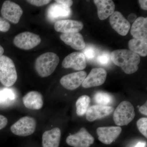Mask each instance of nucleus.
Here are the masks:
<instances>
[{"label":"nucleus","mask_w":147,"mask_h":147,"mask_svg":"<svg viewBox=\"0 0 147 147\" xmlns=\"http://www.w3.org/2000/svg\"><path fill=\"white\" fill-rule=\"evenodd\" d=\"M111 61L127 74H131L139 69L140 57L136 53L126 49L117 50L110 54Z\"/></svg>","instance_id":"f257e3e1"},{"label":"nucleus","mask_w":147,"mask_h":147,"mask_svg":"<svg viewBox=\"0 0 147 147\" xmlns=\"http://www.w3.org/2000/svg\"><path fill=\"white\" fill-rule=\"evenodd\" d=\"M59 61V57L55 53H44L36 60L35 68L40 76L47 77L54 72Z\"/></svg>","instance_id":"f03ea898"},{"label":"nucleus","mask_w":147,"mask_h":147,"mask_svg":"<svg viewBox=\"0 0 147 147\" xmlns=\"http://www.w3.org/2000/svg\"><path fill=\"white\" fill-rule=\"evenodd\" d=\"M17 74L13 61L5 55L0 57V82L5 86H13L17 81Z\"/></svg>","instance_id":"7ed1b4c3"},{"label":"nucleus","mask_w":147,"mask_h":147,"mask_svg":"<svg viewBox=\"0 0 147 147\" xmlns=\"http://www.w3.org/2000/svg\"><path fill=\"white\" fill-rule=\"evenodd\" d=\"M135 116L134 106L128 101H122L117 107L113 114L115 123L119 126L127 125Z\"/></svg>","instance_id":"20e7f679"},{"label":"nucleus","mask_w":147,"mask_h":147,"mask_svg":"<svg viewBox=\"0 0 147 147\" xmlns=\"http://www.w3.org/2000/svg\"><path fill=\"white\" fill-rule=\"evenodd\" d=\"M36 126V122L34 119L30 117H24L11 125V130L17 136L26 137L34 133Z\"/></svg>","instance_id":"39448f33"},{"label":"nucleus","mask_w":147,"mask_h":147,"mask_svg":"<svg viewBox=\"0 0 147 147\" xmlns=\"http://www.w3.org/2000/svg\"><path fill=\"white\" fill-rule=\"evenodd\" d=\"M41 38L38 35L29 32H25L17 35L13 39L14 45L25 50H30L39 45Z\"/></svg>","instance_id":"423d86ee"},{"label":"nucleus","mask_w":147,"mask_h":147,"mask_svg":"<svg viewBox=\"0 0 147 147\" xmlns=\"http://www.w3.org/2000/svg\"><path fill=\"white\" fill-rule=\"evenodd\" d=\"M94 139L85 127H82L75 134L67 138L66 142L74 147H90L94 143Z\"/></svg>","instance_id":"0eeeda50"},{"label":"nucleus","mask_w":147,"mask_h":147,"mask_svg":"<svg viewBox=\"0 0 147 147\" xmlns=\"http://www.w3.org/2000/svg\"><path fill=\"white\" fill-rule=\"evenodd\" d=\"M3 17L13 24H18L23 13L21 7L16 3L9 1H5L1 10Z\"/></svg>","instance_id":"6e6552de"},{"label":"nucleus","mask_w":147,"mask_h":147,"mask_svg":"<svg viewBox=\"0 0 147 147\" xmlns=\"http://www.w3.org/2000/svg\"><path fill=\"white\" fill-rule=\"evenodd\" d=\"M107 77V71L102 68H94L85 78L82 84L85 88L101 86L105 83Z\"/></svg>","instance_id":"1a4fd4ad"},{"label":"nucleus","mask_w":147,"mask_h":147,"mask_svg":"<svg viewBox=\"0 0 147 147\" xmlns=\"http://www.w3.org/2000/svg\"><path fill=\"white\" fill-rule=\"evenodd\" d=\"M87 76L85 71H79L66 75L61 78V85L66 89L73 90L79 88Z\"/></svg>","instance_id":"9d476101"},{"label":"nucleus","mask_w":147,"mask_h":147,"mask_svg":"<svg viewBox=\"0 0 147 147\" xmlns=\"http://www.w3.org/2000/svg\"><path fill=\"white\" fill-rule=\"evenodd\" d=\"M121 131L122 128L120 126L100 127L96 129L98 140L106 145L114 142Z\"/></svg>","instance_id":"9b49d317"},{"label":"nucleus","mask_w":147,"mask_h":147,"mask_svg":"<svg viewBox=\"0 0 147 147\" xmlns=\"http://www.w3.org/2000/svg\"><path fill=\"white\" fill-rule=\"evenodd\" d=\"M110 23L112 28L123 36H126L130 29V23L119 11H115L110 16Z\"/></svg>","instance_id":"f8f14e48"},{"label":"nucleus","mask_w":147,"mask_h":147,"mask_svg":"<svg viewBox=\"0 0 147 147\" xmlns=\"http://www.w3.org/2000/svg\"><path fill=\"white\" fill-rule=\"evenodd\" d=\"M65 68H72L76 70H82L86 67V60L82 53L74 52L67 55L62 63Z\"/></svg>","instance_id":"ddd939ff"},{"label":"nucleus","mask_w":147,"mask_h":147,"mask_svg":"<svg viewBox=\"0 0 147 147\" xmlns=\"http://www.w3.org/2000/svg\"><path fill=\"white\" fill-rule=\"evenodd\" d=\"M83 28L84 24L81 21L69 19L57 21L54 26L56 31L62 33L79 32Z\"/></svg>","instance_id":"4468645a"},{"label":"nucleus","mask_w":147,"mask_h":147,"mask_svg":"<svg viewBox=\"0 0 147 147\" xmlns=\"http://www.w3.org/2000/svg\"><path fill=\"white\" fill-rule=\"evenodd\" d=\"M113 111L114 108L109 105H92L87 110L86 118L89 121H94L109 115Z\"/></svg>","instance_id":"2eb2a0df"},{"label":"nucleus","mask_w":147,"mask_h":147,"mask_svg":"<svg viewBox=\"0 0 147 147\" xmlns=\"http://www.w3.org/2000/svg\"><path fill=\"white\" fill-rule=\"evenodd\" d=\"M60 37L65 43L74 50H83L86 47L84 37L79 32L62 33Z\"/></svg>","instance_id":"dca6fc26"},{"label":"nucleus","mask_w":147,"mask_h":147,"mask_svg":"<svg viewBox=\"0 0 147 147\" xmlns=\"http://www.w3.org/2000/svg\"><path fill=\"white\" fill-rule=\"evenodd\" d=\"M25 107L32 110H38L43 105V98L39 92L32 91L26 94L23 98Z\"/></svg>","instance_id":"f3484780"},{"label":"nucleus","mask_w":147,"mask_h":147,"mask_svg":"<svg viewBox=\"0 0 147 147\" xmlns=\"http://www.w3.org/2000/svg\"><path fill=\"white\" fill-rule=\"evenodd\" d=\"M61 137V129L59 127L45 131L42 136V147H59Z\"/></svg>","instance_id":"a211bd4d"},{"label":"nucleus","mask_w":147,"mask_h":147,"mask_svg":"<svg viewBox=\"0 0 147 147\" xmlns=\"http://www.w3.org/2000/svg\"><path fill=\"white\" fill-rule=\"evenodd\" d=\"M98 9V16L101 20H104L115 12V5L111 0L94 1Z\"/></svg>","instance_id":"6ab92c4d"},{"label":"nucleus","mask_w":147,"mask_h":147,"mask_svg":"<svg viewBox=\"0 0 147 147\" xmlns=\"http://www.w3.org/2000/svg\"><path fill=\"white\" fill-rule=\"evenodd\" d=\"M131 34L134 38L147 39V18L139 17L133 22Z\"/></svg>","instance_id":"aec40b11"},{"label":"nucleus","mask_w":147,"mask_h":147,"mask_svg":"<svg viewBox=\"0 0 147 147\" xmlns=\"http://www.w3.org/2000/svg\"><path fill=\"white\" fill-rule=\"evenodd\" d=\"M71 10L69 7L56 3L50 6L47 10V15L48 18L52 21L62 17L70 16Z\"/></svg>","instance_id":"412c9836"},{"label":"nucleus","mask_w":147,"mask_h":147,"mask_svg":"<svg viewBox=\"0 0 147 147\" xmlns=\"http://www.w3.org/2000/svg\"><path fill=\"white\" fill-rule=\"evenodd\" d=\"M130 51L142 57L147 55V39L133 38L128 42Z\"/></svg>","instance_id":"4be33fe9"},{"label":"nucleus","mask_w":147,"mask_h":147,"mask_svg":"<svg viewBox=\"0 0 147 147\" xmlns=\"http://www.w3.org/2000/svg\"><path fill=\"white\" fill-rule=\"evenodd\" d=\"M16 98V93L11 89L5 88L0 90V106H9L14 102Z\"/></svg>","instance_id":"5701e85b"},{"label":"nucleus","mask_w":147,"mask_h":147,"mask_svg":"<svg viewBox=\"0 0 147 147\" xmlns=\"http://www.w3.org/2000/svg\"><path fill=\"white\" fill-rule=\"evenodd\" d=\"M90 101V98L86 95H82L78 98L76 103V114L78 116H83L86 114Z\"/></svg>","instance_id":"b1692460"},{"label":"nucleus","mask_w":147,"mask_h":147,"mask_svg":"<svg viewBox=\"0 0 147 147\" xmlns=\"http://www.w3.org/2000/svg\"><path fill=\"white\" fill-rule=\"evenodd\" d=\"M94 100L98 105H108L113 102V96L104 92H98L95 94Z\"/></svg>","instance_id":"393cba45"},{"label":"nucleus","mask_w":147,"mask_h":147,"mask_svg":"<svg viewBox=\"0 0 147 147\" xmlns=\"http://www.w3.org/2000/svg\"><path fill=\"white\" fill-rule=\"evenodd\" d=\"M139 131L146 138L147 137V118H142L139 119L137 123Z\"/></svg>","instance_id":"a878e982"},{"label":"nucleus","mask_w":147,"mask_h":147,"mask_svg":"<svg viewBox=\"0 0 147 147\" xmlns=\"http://www.w3.org/2000/svg\"><path fill=\"white\" fill-rule=\"evenodd\" d=\"M97 60L98 62L100 65H108L111 60L110 55L107 52H102L98 56Z\"/></svg>","instance_id":"bb28decb"},{"label":"nucleus","mask_w":147,"mask_h":147,"mask_svg":"<svg viewBox=\"0 0 147 147\" xmlns=\"http://www.w3.org/2000/svg\"><path fill=\"white\" fill-rule=\"evenodd\" d=\"M84 55L85 58L90 60H92L96 55V51L94 48L92 47H87L84 50Z\"/></svg>","instance_id":"cd10ccee"},{"label":"nucleus","mask_w":147,"mask_h":147,"mask_svg":"<svg viewBox=\"0 0 147 147\" xmlns=\"http://www.w3.org/2000/svg\"><path fill=\"white\" fill-rule=\"evenodd\" d=\"M10 25L8 21L5 18L0 17V32H5L9 31Z\"/></svg>","instance_id":"c85d7f7f"},{"label":"nucleus","mask_w":147,"mask_h":147,"mask_svg":"<svg viewBox=\"0 0 147 147\" xmlns=\"http://www.w3.org/2000/svg\"><path fill=\"white\" fill-rule=\"evenodd\" d=\"M29 3L36 6L40 7L46 5L51 1L50 0H29L27 1Z\"/></svg>","instance_id":"c756f323"},{"label":"nucleus","mask_w":147,"mask_h":147,"mask_svg":"<svg viewBox=\"0 0 147 147\" xmlns=\"http://www.w3.org/2000/svg\"><path fill=\"white\" fill-rule=\"evenodd\" d=\"M56 3L62 5L66 7H69L73 4V1L71 0H56L55 1Z\"/></svg>","instance_id":"7c9ffc66"},{"label":"nucleus","mask_w":147,"mask_h":147,"mask_svg":"<svg viewBox=\"0 0 147 147\" xmlns=\"http://www.w3.org/2000/svg\"><path fill=\"white\" fill-rule=\"evenodd\" d=\"M8 123L7 119L4 116L0 115V130L4 128Z\"/></svg>","instance_id":"2f4dec72"},{"label":"nucleus","mask_w":147,"mask_h":147,"mask_svg":"<svg viewBox=\"0 0 147 147\" xmlns=\"http://www.w3.org/2000/svg\"><path fill=\"white\" fill-rule=\"evenodd\" d=\"M139 111L140 113L145 115H147V101L144 103V105L141 106L139 108Z\"/></svg>","instance_id":"473e14b6"},{"label":"nucleus","mask_w":147,"mask_h":147,"mask_svg":"<svg viewBox=\"0 0 147 147\" xmlns=\"http://www.w3.org/2000/svg\"><path fill=\"white\" fill-rule=\"evenodd\" d=\"M139 2L142 9L145 10H147V1L146 0H139Z\"/></svg>","instance_id":"72a5a7b5"},{"label":"nucleus","mask_w":147,"mask_h":147,"mask_svg":"<svg viewBox=\"0 0 147 147\" xmlns=\"http://www.w3.org/2000/svg\"><path fill=\"white\" fill-rule=\"evenodd\" d=\"M137 18V16L136 14L134 13H131V14H129L127 17V19H128V21L129 22L132 23L134 22L136 19Z\"/></svg>","instance_id":"f704fd0d"},{"label":"nucleus","mask_w":147,"mask_h":147,"mask_svg":"<svg viewBox=\"0 0 147 147\" xmlns=\"http://www.w3.org/2000/svg\"><path fill=\"white\" fill-rule=\"evenodd\" d=\"M146 142H139L134 147H146Z\"/></svg>","instance_id":"c9c22d12"},{"label":"nucleus","mask_w":147,"mask_h":147,"mask_svg":"<svg viewBox=\"0 0 147 147\" xmlns=\"http://www.w3.org/2000/svg\"><path fill=\"white\" fill-rule=\"evenodd\" d=\"M4 52V50L3 48L0 45V57L3 55Z\"/></svg>","instance_id":"e433bc0d"}]
</instances>
